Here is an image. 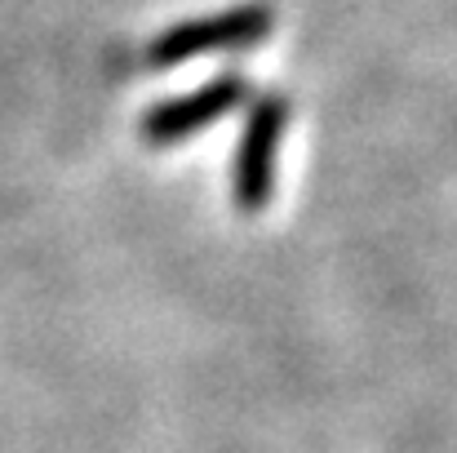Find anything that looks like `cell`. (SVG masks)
Masks as SVG:
<instances>
[{"instance_id":"cell-1","label":"cell","mask_w":457,"mask_h":453,"mask_svg":"<svg viewBox=\"0 0 457 453\" xmlns=\"http://www.w3.org/2000/svg\"><path fill=\"white\" fill-rule=\"evenodd\" d=\"M276 31V9L271 4H236L209 18H191L178 22L169 31H160L147 45V63L152 67H178V63H195L209 54H236V49H253Z\"/></svg>"},{"instance_id":"cell-2","label":"cell","mask_w":457,"mask_h":453,"mask_svg":"<svg viewBox=\"0 0 457 453\" xmlns=\"http://www.w3.org/2000/svg\"><path fill=\"white\" fill-rule=\"evenodd\" d=\"M289 125V98L285 94H258L249 103L240 143H236V164H231V196L236 209L262 214L276 191V151Z\"/></svg>"},{"instance_id":"cell-3","label":"cell","mask_w":457,"mask_h":453,"mask_svg":"<svg viewBox=\"0 0 457 453\" xmlns=\"http://www.w3.org/2000/svg\"><path fill=\"white\" fill-rule=\"evenodd\" d=\"M245 98H249V80H245L240 71H222V76L204 80V85L191 89V94H178V98H164V103L147 107L143 121H138V134H143V143H152V147L187 143V138H195L200 130H209V125H218L222 116H231Z\"/></svg>"}]
</instances>
